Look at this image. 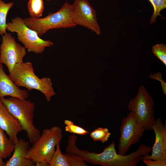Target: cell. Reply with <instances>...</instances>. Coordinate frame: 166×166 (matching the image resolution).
Returning a JSON list of instances; mask_svg holds the SVG:
<instances>
[{"label":"cell","mask_w":166,"mask_h":166,"mask_svg":"<svg viewBox=\"0 0 166 166\" xmlns=\"http://www.w3.org/2000/svg\"><path fill=\"white\" fill-rule=\"evenodd\" d=\"M155 134V141L150 155L147 154L142 159L166 160V123L164 124L160 118L155 120L151 126Z\"/></svg>","instance_id":"10"},{"label":"cell","mask_w":166,"mask_h":166,"mask_svg":"<svg viewBox=\"0 0 166 166\" xmlns=\"http://www.w3.org/2000/svg\"><path fill=\"white\" fill-rule=\"evenodd\" d=\"M0 100L9 112L19 122L26 133L30 143L34 142L41 136L39 130L34 124L35 104L30 100L9 97Z\"/></svg>","instance_id":"4"},{"label":"cell","mask_w":166,"mask_h":166,"mask_svg":"<svg viewBox=\"0 0 166 166\" xmlns=\"http://www.w3.org/2000/svg\"><path fill=\"white\" fill-rule=\"evenodd\" d=\"M30 147L29 141L22 138L18 139V142L15 144L12 156L5 162V166H35V163L26 157Z\"/></svg>","instance_id":"13"},{"label":"cell","mask_w":166,"mask_h":166,"mask_svg":"<svg viewBox=\"0 0 166 166\" xmlns=\"http://www.w3.org/2000/svg\"><path fill=\"white\" fill-rule=\"evenodd\" d=\"M6 96L26 99L29 97L28 92L16 85L5 72L0 62V99Z\"/></svg>","instance_id":"12"},{"label":"cell","mask_w":166,"mask_h":166,"mask_svg":"<svg viewBox=\"0 0 166 166\" xmlns=\"http://www.w3.org/2000/svg\"><path fill=\"white\" fill-rule=\"evenodd\" d=\"M111 134L107 128L99 127L93 131L90 135L93 141L104 143L108 140Z\"/></svg>","instance_id":"18"},{"label":"cell","mask_w":166,"mask_h":166,"mask_svg":"<svg viewBox=\"0 0 166 166\" xmlns=\"http://www.w3.org/2000/svg\"><path fill=\"white\" fill-rule=\"evenodd\" d=\"M9 73V77L16 85L25 87L29 91H39L44 95L47 102H49L56 93L51 79L39 78L35 73L33 64L30 62L16 65Z\"/></svg>","instance_id":"1"},{"label":"cell","mask_w":166,"mask_h":166,"mask_svg":"<svg viewBox=\"0 0 166 166\" xmlns=\"http://www.w3.org/2000/svg\"><path fill=\"white\" fill-rule=\"evenodd\" d=\"M14 5L13 2L6 3L0 0V35L2 36L6 33V18L8 13Z\"/></svg>","instance_id":"16"},{"label":"cell","mask_w":166,"mask_h":166,"mask_svg":"<svg viewBox=\"0 0 166 166\" xmlns=\"http://www.w3.org/2000/svg\"><path fill=\"white\" fill-rule=\"evenodd\" d=\"M143 162L148 166H166V160H152L143 159Z\"/></svg>","instance_id":"22"},{"label":"cell","mask_w":166,"mask_h":166,"mask_svg":"<svg viewBox=\"0 0 166 166\" xmlns=\"http://www.w3.org/2000/svg\"><path fill=\"white\" fill-rule=\"evenodd\" d=\"M48 2H49V1H50L51 0H46Z\"/></svg>","instance_id":"25"},{"label":"cell","mask_w":166,"mask_h":166,"mask_svg":"<svg viewBox=\"0 0 166 166\" xmlns=\"http://www.w3.org/2000/svg\"><path fill=\"white\" fill-rule=\"evenodd\" d=\"M72 14L76 25L83 26L100 35L101 31L96 11L87 0H75L72 4Z\"/></svg>","instance_id":"9"},{"label":"cell","mask_w":166,"mask_h":166,"mask_svg":"<svg viewBox=\"0 0 166 166\" xmlns=\"http://www.w3.org/2000/svg\"><path fill=\"white\" fill-rule=\"evenodd\" d=\"M5 162H4L3 159L0 157V166H5Z\"/></svg>","instance_id":"24"},{"label":"cell","mask_w":166,"mask_h":166,"mask_svg":"<svg viewBox=\"0 0 166 166\" xmlns=\"http://www.w3.org/2000/svg\"><path fill=\"white\" fill-rule=\"evenodd\" d=\"M153 8V12L151 17L150 23L153 24L156 22L158 16H161V10L166 8V0H148Z\"/></svg>","instance_id":"19"},{"label":"cell","mask_w":166,"mask_h":166,"mask_svg":"<svg viewBox=\"0 0 166 166\" xmlns=\"http://www.w3.org/2000/svg\"><path fill=\"white\" fill-rule=\"evenodd\" d=\"M49 166H87L86 163L80 156L76 154L67 152L63 154L60 144H57L50 160Z\"/></svg>","instance_id":"14"},{"label":"cell","mask_w":166,"mask_h":166,"mask_svg":"<svg viewBox=\"0 0 166 166\" xmlns=\"http://www.w3.org/2000/svg\"><path fill=\"white\" fill-rule=\"evenodd\" d=\"M26 25L41 37L49 30L74 27L77 25L73 20L72 4L65 2L54 13H49L43 18L30 17L23 19Z\"/></svg>","instance_id":"3"},{"label":"cell","mask_w":166,"mask_h":166,"mask_svg":"<svg viewBox=\"0 0 166 166\" xmlns=\"http://www.w3.org/2000/svg\"><path fill=\"white\" fill-rule=\"evenodd\" d=\"M14 147L15 144L0 127V157L6 159L10 156Z\"/></svg>","instance_id":"15"},{"label":"cell","mask_w":166,"mask_h":166,"mask_svg":"<svg viewBox=\"0 0 166 166\" xmlns=\"http://www.w3.org/2000/svg\"><path fill=\"white\" fill-rule=\"evenodd\" d=\"M62 138V129L59 127L44 129L39 137L30 147L27 157L34 161L36 166H49L48 162Z\"/></svg>","instance_id":"2"},{"label":"cell","mask_w":166,"mask_h":166,"mask_svg":"<svg viewBox=\"0 0 166 166\" xmlns=\"http://www.w3.org/2000/svg\"><path fill=\"white\" fill-rule=\"evenodd\" d=\"M64 123L66 125L65 130L67 132L73 134L80 135H85L89 133L86 130L81 127L74 124L72 121L68 120L64 121Z\"/></svg>","instance_id":"20"},{"label":"cell","mask_w":166,"mask_h":166,"mask_svg":"<svg viewBox=\"0 0 166 166\" xmlns=\"http://www.w3.org/2000/svg\"><path fill=\"white\" fill-rule=\"evenodd\" d=\"M27 7L30 17L40 18L42 16L44 8L43 0H29Z\"/></svg>","instance_id":"17"},{"label":"cell","mask_w":166,"mask_h":166,"mask_svg":"<svg viewBox=\"0 0 166 166\" xmlns=\"http://www.w3.org/2000/svg\"><path fill=\"white\" fill-rule=\"evenodd\" d=\"M26 54V48L18 43L12 34L2 36L0 47V62L5 64L10 73L15 65L23 62Z\"/></svg>","instance_id":"8"},{"label":"cell","mask_w":166,"mask_h":166,"mask_svg":"<svg viewBox=\"0 0 166 166\" xmlns=\"http://www.w3.org/2000/svg\"><path fill=\"white\" fill-rule=\"evenodd\" d=\"M6 30L16 33L18 40L21 42L29 52L42 53L46 48L51 47L53 43L50 40L42 39L34 30L28 27L23 19L17 16L7 23Z\"/></svg>","instance_id":"5"},{"label":"cell","mask_w":166,"mask_h":166,"mask_svg":"<svg viewBox=\"0 0 166 166\" xmlns=\"http://www.w3.org/2000/svg\"><path fill=\"white\" fill-rule=\"evenodd\" d=\"M152 50L154 55L166 66V45L156 44L152 46Z\"/></svg>","instance_id":"21"},{"label":"cell","mask_w":166,"mask_h":166,"mask_svg":"<svg viewBox=\"0 0 166 166\" xmlns=\"http://www.w3.org/2000/svg\"><path fill=\"white\" fill-rule=\"evenodd\" d=\"M149 77L152 79L158 80L161 82V87L164 95H166V83L162 78V74L160 72H158L149 75Z\"/></svg>","instance_id":"23"},{"label":"cell","mask_w":166,"mask_h":166,"mask_svg":"<svg viewBox=\"0 0 166 166\" xmlns=\"http://www.w3.org/2000/svg\"><path fill=\"white\" fill-rule=\"evenodd\" d=\"M154 101L144 85L140 86L136 96L129 102L128 109L134 112L137 122L145 130H152L155 122Z\"/></svg>","instance_id":"6"},{"label":"cell","mask_w":166,"mask_h":166,"mask_svg":"<svg viewBox=\"0 0 166 166\" xmlns=\"http://www.w3.org/2000/svg\"><path fill=\"white\" fill-rule=\"evenodd\" d=\"M145 130L144 128L137 122L133 112L131 111L126 117L123 118L120 128L118 153L126 155L132 144L140 141Z\"/></svg>","instance_id":"7"},{"label":"cell","mask_w":166,"mask_h":166,"mask_svg":"<svg viewBox=\"0 0 166 166\" xmlns=\"http://www.w3.org/2000/svg\"><path fill=\"white\" fill-rule=\"evenodd\" d=\"M0 127L6 132L14 144L18 142V139L17 136L23 130L22 127L0 100Z\"/></svg>","instance_id":"11"}]
</instances>
